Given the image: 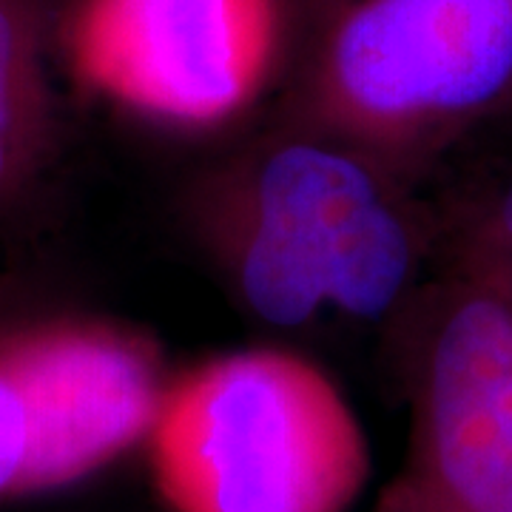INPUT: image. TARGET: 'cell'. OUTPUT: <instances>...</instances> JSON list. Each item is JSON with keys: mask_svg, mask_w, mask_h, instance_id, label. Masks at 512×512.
<instances>
[{"mask_svg": "<svg viewBox=\"0 0 512 512\" xmlns=\"http://www.w3.org/2000/svg\"><path fill=\"white\" fill-rule=\"evenodd\" d=\"M382 512H424V510H421L416 501H410V498H407V495H404L402 490L396 487L393 493L387 495Z\"/></svg>", "mask_w": 512, "mask_h": 512, "instance_id": "cell-10", "label": "cell"}, {"mask_svg": "<svg viewBox=\"0 0 512 512\" xmlns=\"http://www.w3.org/2000/svg\"><path fill=\"white\" fill-rule=\"evenodd\" d=\"M217 237L242 305L276 328L325 311L382 319L421 262L419 228L382 177L316 140L262 154L231 188Z\"/></svg>", "mask_w": 512, "mask_h": 512, "instance_id": "cell-2", "label": "cell"}, {"mask_svg": "<svg viewBox=\"0 0 512 512\" xmlns=\"http://www.w3.org/2000/svg\"><path fill=\"white\" fill-rule=\"evenodd\" d=\"M282 0H77L69 55L86 86L154 123L211 128L271 77Z\"/></svg>", "mask_w": 512, "mask_h": 512, "instance_id": "cell-4", "label": "cell"}, {"mask_svg": "<svg viewBox=\"0 0 512 512\" xmlns=\"http://www.w3.org/2000/svg\"><path fill=\"white\" fill-rule=\"evenodd\" d=\"M49 26V0H0V217L35 194L55 157Z\"/></svg>", "mask_w": 512, "mask_h": 512, "instance_id": "cell-7", "label": "cell"}, {"mask_svg": "<svg viewBox=\"0 0 512 512\" xmlns=\"http://www.w3.org/2000/svg\"><path fill=\"white\" fill-rule=\"evenodd\" d=\"M32 456L29 416L12 373L0 359V501L23 498Z\"/></svg>", "mask_w": 512, "mask_h": 512, "instance_id": "cell-9", "label": "cell"}, {"mask_svg": "<svg viewBox=\"0 0 512 512\" xmlns=\"http://www.w3.org/2000/svg\"><path fill=\"white\" fill-rule=\"evenodd\" d=\"M399 490L424 512H512V305L470 279L427 322Z\"/></svg>", "mask_w": 512, "mask_h": 512, "instance_id": "cell-5", "label": "cell"}, {"mask_svg": "<svg viewBox=\"0 0 512 512\" xmlns=\"http://www.w3.org/2000/svg\"><path fill=\"white\" fill-rule=\"evenodd\" d=\"M146 450L171 512H350L370 476L345 393L274 348L225 353L165 384Z\"/></svg>", "mask_w": 512, "mask_h": 512, "instance_id": "cell-1", "label": "cell"}, {"mask_svg": "<svg viewBox=\"0 0 512 512\" xmlns=\"http://www.w3.org/2000/svg\"><path fill=\"white\" fill-rule=\"evenodd\" d=\"M0 359L29 416L26 495L72 487L146 444L168 384L140 336L80 319L0 330Z\"/></svg>", "mask_w": 512, "mask_h": 512, "instance_id": "cell-6", "label": "cell"}, {"mask_svg": "<svg viewBox=\"0 0 512 512\" xmlns=\"http://www.w3.org/2000/svg\"><path fill=\"white\" fill-rule=\"evenodd\" d=\"M461 279L512 305V171L470 208L461 239Z\"/></svg>", "mask_w": 512, "mask_h": 512, "instance_id": "cell-8", "label": "cell"}, {"mask_svg": "<svg viewBox=\"0 0 512 512\" xmlns=\"http://www.w3.org/2000/svg\"><path fill=\"white\" fill-rule=\"evenodd\" d=\"M313 100L362 143L456 137L512 100V0H350L319 46Z\"/></svg>", "mask_w": 512, "mask_h": 512, "instance_id": "cell-3", "label": "cell"}]
</instances>
